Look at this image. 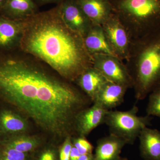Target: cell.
<instances>
[{
  "mask_svg": "<svg viewBox=\"0 0 160 160\" xmlns=\"http://www.w3.org/2000/svg\"><path fill=\"white\" fill-rule=\"evenodd\" d=\"M12 107V106H11ZM31 121L13 107L0 109V139L24 133H30Z\"/></svg>",
  "mask_w": 160,
  "mask_h": 160,
  "instance_id": "8",
  "label": "cell"
},
{
  "mask_svg": "<svg viewBox=\"0 0 160 160\" xmlns=\"http://www.w3.org/2000/svg\"><path fill=\"white\" fill-rule=\"evenodd\" d=\"M72 147V137L66 138L59 146V160H69Z\"/></svg>",
  "mask_w": 160,
  "mask_h": 160,
  "instance_id": "24",
  "label": "cell"
},
{
  "mask_svg": "<svg viewBox=\"0 0 160 160\" xmlns=\"http://www.w3.org/2000/svg\"><path fill=\"white\" fill-rule=\"evenodd\" d=\"M38 12L34 0H8L0 15L10 19L23 21Z\"/></svg>",
  "mask_w": 160,
  "mask_h": 160,
  "instance_id": "18",
  "label": "cell"
},
{
  "mask_svg": "<svg viewBox=\"0 0 160 160\" xmlns=\"http://www.w3.org/2000/svg\"><path fill=\"white\" fill-rule=\"evenodd\" d=\"M22 30V21L0 15V51H10L19 47Z\"/></svg>",
  "mask_w": 160,
  "mask_h": 160,
  "instance_id": "11",
  "label": "cell"
},
{
  "mask_svg": "<svg viewBox=\"0 0 160 160\" xmlns=\"http://www.w3.org/2000/svg\"><path fill=\"white\" fill-rule=\"evenodd\" d=\"M126 145L125 140L112 135L101 138L97 142L93 160H121L120 154Z\"/></svg>",
  "mask_w": 160,
  "mask_h": 160,
  "instance_id": "14",
  "label": "cell"
},
{
  "mask_svg": "<svg viewBox=\"0 0 160 160\" xmlns=\"http://www.w3.org/2000/svg\"><path fill=\"white\" fill-rule=\"evenodd\" d=\"M92 25H101L113 14L109 0H76Z\"/></svg>",
  "mask_w": 160,
  "mask_h": 160,
  "instance_id": "15",
  "label": "cell"
},
{
  "mask_svg": "<svg viewBox=\"0 0 160 160\" xmlns=\"http://www.w3.org/2000/svg\"><path fill=\"white\" fill-rule=\"evenodd\" d=\"M126 86L108 81L98 93L93 103H97L107 110L116 108L124 102Z\"/></svg>",
  "mask_w": 160,
  "mask_h": 160,
  "instance_id": "13",
  "label": "cell"
},
{
  "mask_svg": "<svg viewBox=\"0 0 160 160\" xmlns=\"http://www.w3.org/2000/svg\"><path fill=\"white\" fill-rule=\"evenodd\" d=\"M132 39L160 30V0H109Z\"/></svg>",
  "mask_w": 160,
  "mask_h": 160,
  "instance_id": "4",
  "label": "cell"
},
{
  "mask_svg": "<svg viewBox=\"0 0 160 160\" xmlns=\"http://www.w3.org/2000/svg\"><path fill=\"white\" fill-rule=\"evenodd\" d=\"M0 99L58 145L68 137L76 136L77 116L92 104L78 87L53 70L13 57L0 58Z\"/></svg>",
  "mask_w": 160,
  "mask_h": 160,
  "instance_id": "1",
  "label": "cell"
},
{
  "mask_svg": "<svg viewBox=\"0 0 160 160\" xmlns=\"http://www.w3.org/2000/svg\"><path fill=\"white\" fill-rule=\"evenodd\" d=\"M38 2L41 5H46V4H54L57 3L59 4L62 2L64 0H37Z\"/></svg>",
  "mask_w": 160,
  "mask_h": 160,
  "instance_id": "26",
  "label": "cell"
},
{
  "mask_svg": "<svg viewBox=\"0 0 160 160\" xmlns=\"http://www.w3.org/2000/svg\"><path fill=\"white\" fill-rule=\"evenodd\" d=\"M107 81L98 70L92 67L80 75L74 83L93 103L100 89Z\"/></svg>",
  "mask_w": 160,
  "mask_h": 160,
  "instance_id": "16",
  "label": "cell"
},
{
  "mask_svg": "<svg viewBox=\"0 0 160 160\" xmlns=\"http://www.w3.org/2000/svg\"><path fill=\"white\" fill-rule=\"evenodd\" d=\"M108 111L94 102L80 112L76 118L75 124L76 136L86 138L93 129L105 124Z\"/></svg>",
  "mask_w": 160,
  "mask_h": 160,
  "instance_id": "10",
  "label": "cell"
},
{
  "mask_svg": "<svg viewBox=\"0 0 160 160\" xmlns=\"http://www.w3.org/2000/svg\"><path fill=\"white\" fill-rule=\"evenodd\" d=\"M149 102L146 108V113L150 116L160 118V88L149 94Z\"/></svg>",
  "mask_w": 160,
  "mask_h": 160,
  "instance_id": "22",
  "label": "cell"
},
{
  "mask_svg": "<svg viewBox=\"0 0 160 160\" xmlns=\"http://www.w3.org/2000/svg\"><path fill=\"white\" fill-rule=\"evenodd\" d=\"M92 67L106 79L112 82L133 88V82L126 64L114 56L95 54L92 56Z\"/></svg>",
  "mask_w": 160,
  "mask_h": 160,
  "instance_id": "7",
  "label": "cell"
},
{
  "mask_svg": "<svg viewBox=\"0 0 160 160\" xmlns=\"http://www.w3.org/2000/svg\"><path fill=\"white\" fill-rule=\"evenodd\" d=\"M126 65L137 101L160 88V30L132 39Z\"/></svg>",
  "mask_w": 160,
  "mask_h": 160,
  "instance_id": "3",
  "label": "cell"
},
{
  "mask_svg": "<svg viewBox=\"0 0 160 160\" xmlns=\"http://www.w3.org/2000/svg\"><path fill=\"white\" fill-rule=\"evenodd\" d=\"M81 155L78 149L72 146L70 152L69 160H78Z\"/></svg>",
  "mask_w": 160,
  "mask_h": 160,
  "instance_id": "25",
  "label": "cell"
},
{
  "mask_svg": "<svg viewBox=\"0 0 160 160\" xmlns=\"http://www.w3.org/2000/svg\"><path fill=\"white\" fill-rule=\"evenodd\" d=\"M121 160H128V159H127V158H122Z\"/></svg>",
  "mask_w": 160,
  "mask_h": 160,
  "instance_id": "29",
  "label": "cell"
},
{
  "mask_svg": "<svg viewBox=\"0 0 160 160\" xmlns=\"http://www.w3.org/2000/svg\"><path fill=\"white\" fill-rule=\"evenodd\" d=\"M83 39L86 49L92 56L107 54L115 56L100 25H92Z\"/></svg>",
  "mask_w": 160,
  "mask_h": 160,
  "instance_id": "19",
  "label": "cell"
},
{
  "mask_svg": "<svg viewBox=\"0 0 160 160\" xmlns=\"http://www.w3.org/2000/svg\"><path fill=\"white\" fill-rule=\"evenodd\" d=\"M61 17L67 26L83 38L92 24L76 0H64L58 4Z\"/></svg>",
  "mask_w": 160,
  "mask_h": 160,
  "instance_id": "9",
  "label": "cell"
},
{
  "mask_svg": "<svg viewBox=\"0 0 160 160\" xmlns=\"http://www.w3.org/2000/svg\"><path fill=\"white\" fill-rule=\"evenodd\" d=\"M72 146L77 148L81 155L92 154L94 147L86 137L73 136L72 137Z\"/></svg>",
  "mask_w": 160,
  "mask_h": 160,
  "instance_id": "23",
  "label": "cell"
},
{
  "mask_svg": "<svg viewBox=\"0 0 160 160\" xmlns=\"http://www.w3.org/2000/svg\"><path fill=\"white\" fill-rule=\"evenodd\" d=\"M138 111L135 105L127 111L108 110L105 124L108 126L110 134L123 139L127 144L133 145L141 131L151 125L152 119L148 115L138 116Z\"/></svg>",
  "mask_w": 160,
  "mask_h": 160,
  "instance_id": "5",
  "label": "cell"
},
{
  "mask_svg": "<svg viewBox=\"0 0 160 160\" xmlns=\"http://www.w3.org/2000/svg\"><path fill=\"white\" fill-rule=\"evenodd\" d=\"M48 141L44 134L24 133L0 139V143L22 152L33 153Z\"/></svg>",
  "mask_w": 160,
  "mask_h": 160,
  "instance_id": "12",
  "label": "cell"
},
{
  "mask_svg": "<svg viewBox=\"0 0 160 160\" xmlns=\"http://www.w3.org/2000/svg\"><path fill=\"white\" fill-rule=\"evenodd\" d=\"M101 26L115 56L122 61H126L132 40L129 32L114 13Z\"/></svg>",
  "mask_w": 160,
  "mask_h": 160,
  "instance_id": "6",
  "label": "cell"
},
{
  "mask_svg": "<svg viewBox=\"0 0 160 160\" xmlns=\"http://www.w3.org/2000/svg\"><path fill=\"white\" fill-rule=\"evenodd\" d=\"M8 0H0V13L3 8L6 6Z\"/></svg>",
  "mask_w": 160,
  "mask_h": 160,
  "instance_id": "28",
  "label": "cell"
},
{
  "mask_svg": "<svg viewBox=\"0 0 160 160\" xmlns=\"http://www.w3.org/2000/svg\"><path fill=\"white\" fill-rule=\"evenodd\" d=\"M33 153L22 152L0 143V160H32Z\"/></svg>",
  "mask_w": 160,
  "mask_h": 160,
  "instance_id": "21",
  "label": "cell"
},
{
  "mask_svg": "<svg viewBox=\"0 0 160 160\" xmlns=\"http://www.w3.org/2000/svg\"><path fill=\"white\" fill-rule=\"evenodd\" d=\"M93 153L81 155L78 160H93Z\"/></svg>",
  "mask_w": 160,
  "mask_h": 160,
  "instance_id": "27",
  "label": "cell"
},
{
  "mask_svg": "<svg viewBox=\"0 0 160 160\" xmlns=\"http://www.w3.org/2000/svg\"><path fill=\"white\" fill-rule=\"evenodd\" d=\"M59 146L49 140L33 153L32 160H59Z\"/></svg>",
  "mask_w": 160,
  "mask_h": 160,
  "instance_id": "20",
  "label": "cell"
},
{
  "mask_svg": "<svg viewBox=\"0 0 160 160\" xmlns=\"http://www.w3.org/2000/svg\"><path fill=\"white\" fill-rule=\"evenodd\" d=\"M22 22L20 49L41 60L63 78L74 83L92 67V56L82 37L64 22L58 5Z\"/></svg>",
  "mask_w": 160,
  "mask_h": 160,
  "instance_id": "2",
  "label": "cell"
},
{
  "mask_svg": "<svg viewBox=\"0 0 160 160\" xmlns=\"http://www.w3.org/2000/svg\"><path fill=\"white\" fill-rule=\"evenodd\" d=\"M140 155L145 160H160V131L145 127L140 132Z\"/></svg>",
  "mask_w": 160,
  "mask_h": 160,
  "instance_id": "17",
  "label": "cell"
}]
</instances>
